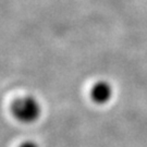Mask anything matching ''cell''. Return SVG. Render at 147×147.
Returning <instances> with one entry per match:
<instances>
[{
    "instance_id": "cell-1",
    "label": "cell",
    "mask_w": 147,
    "mask_h": 147,
    "mask_svg": "<svg viewBox=\"0 0 147 147\" xmlns=\"http://www.w3.org/2000/svg\"><path fill=\"white\" fill-rule=\"evenodd\" d=\"M11 109L13 116L24 123H32L36 121L42 112L39 102L31 96H25L16 99Z\"/></svg>"
},
{
    "instance_id": "cell-2",
    "label": "cell",
    "mask_w": 147,
    "mask_h": 147,
    "mask_svg": "<svg viewBox=\"0 0 147 147\" xmlns=\"http://www.w3.org/2000/svg\"><path fill=\"white\" fill-rule=\"evenodd\" d=\"M112 87L111 85L106 81H99L93 86L90 90V97L96 104H106L111 99L112 97Z\"/></svg>"
},
{
    "instance_id": "cell-3",
    "label": "cell",
    "mask_w": 147,
    "mask_h": 147,
    "mask_svg": "<svg viewBox=\"0 0 147 147\" xmlns=\"http://www.w3.org/2000/svg\"><path fill=\"white\" fill-rule=\"evenodd\" d=\"M20 147H38V145L34 142H25V143H23Z\"/></svg>"
}]
</instances>
